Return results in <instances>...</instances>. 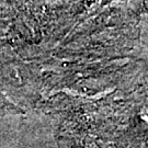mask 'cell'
I'll list each match as a JSON object with an SVG mask.
<instances>
[{
  "mask_svg": "<svg viewBox=\"0 0 148 148\" xmlns=\"http://www.w3.org/2000/svg\"><path fill=\"white\" fill-rule=\"evenodd\" d=\"M7 106V103L5 102V100L2 99V95H0V108H5Z\"/></svg>",
  "mask_w": 148,
  "mask_h": 148,
  "instance_id": "obj_1",
  "label": "cell"
}]
</instances>
